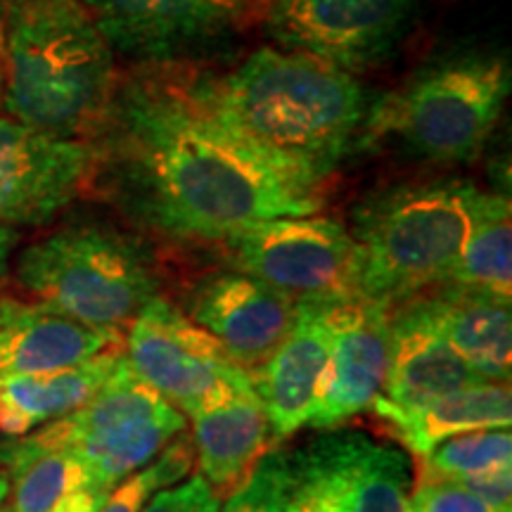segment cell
I'll list each match as a JSON object with an SVG mask.
<instances>
[{"instance_id":"cell-1","label":"cell","mask_w":512,"mask_h":512,"mask_svg":"<svg viewBox=\"0 0 512 512\" xmlns=\"http://www.w3.org/2000/svg\"><path fill=\"white\" fill-rule=\"evenodd\" d=\"M91 136V185L140 235L219 242L247 223L311 216L325 204V190L285 174L230 131L204 76L174 67L114 83Z\"/></svg>"},{"instance_id":"cell-2","label":"cell","mask_w":512,"mask_h":512,"mask_svg":"<svg viewBox=\"0 0 512 512\" xmlns=\"http://www.w3.org/2000/svg\"><path fill=\"white\" fill-rule=\"evenodd\" d=\"M219 117L245 143L325 190L361 136L370 100L354 74L283 48H259L223 79L204 76Z\"/></svg>"},{"instance_id":"cell-3","label":"cell","mask_w":512,"mask_h":512,"mask_svg":"<svg viewBox=\"0 0 512 512\" xmlns=\"http://www.w3.org/2000/svg\"><path fill=\"white\" fill-rule=\"evenodd\" d=\"M5 110L57 136L93 133L117 83L114 50L79 0H10Z\"/></svg>"},{"instance_id":"cell-4","label":"cell","mask_w":512,"mask_h":512,"mask_svg":"<svg viewBox=\"0 0 512 512\" xmlns=\"http://www.w3.org/2000/svg\"><path fill=\"white\" fill-rule=\"evenodd\" d=\"M479 190L460 178L377 190L351 214L356 245L354 294L387 304L444 285L463 252Z\"/></svg>"},{"instance_id":"cell-5","label":"cell","mask_w":512,"mask_h":512,"mask_svg":"<svg viewBox=\"0 0 512 512\" xmlns=\"http://www.w3.org/2000/svg\"><path fill=\"white\" fill-rule=\"evenodd\" d=\"M510 86V60L503 53L463 50L437 57L370 102L358 145L392 143L430 162H470L501 121Z\"/></svg>"},{"instance_id":"cell-6","label":"cell","mask_w":512,"mask_h":512,"mask_svg":"<svg viewBox=\"0 0 512 512\" xmlns=\"http://www.w3.org/2000/svg\"><path fill=\"white\" fill-rule=\"evenodd\" d=\"M15 280L34 306L110 330L126 328L162 287L145 235L100 221L31 242L17 256Z\"/></svg>"},{"instance_id":"cell-7","label":"cell","mask_w":512,"mask_h":512,"mask_svg":"<svg viewBox=\"0 0 512 512\" xmlns=\"http://www.w3.org/2000/svg\"><path fill=\"white\" fill-rule=\"evenodd\" d=\"M185 430L188 418L147 387L121 358L91 399L64 418L38 427L31 437L72 453L86 467L93 489L110 494Z\"/></svg>"},{"instance_id":"cell-8","label":"cell","mask_w":512,"mask_h":512,"mask_svg":"<svg viewBox=\"0 0 512 512\" xmlns=\"http://www.w3.org/2000/svg\"><path fill=\"white\" fill-rule=\"evenodd\" d=\"M124 358L188 420L252 389L226 349L164 294L152 297L126 325Z\"/></svg>"},{"instance_id":"cell-9","label":"cell","mask_w":512,"mask_h":512,"mask_svg":"<svg viewBox=\"0 0 512 512\" xmlns=\"http://www.w3.org/2000/svg\"><path fill=\"white\" fill-rule=\"evenodd\" d=\"M287 453L297 512H411L413 463L406 448L368 432L332 427Z\"/></svg>"},{"instance_id":"cell-10","label":"cell","mask_w":512,"mask_h":512,"mask_svg":"<svg viewBox=\"0 0 512 512\" xmlns=\"http://www.w3.org/2000/svg\"><path fill=\"white\" fill-rule=\"evenodd\" d=\"M226 264L292 297L354 294L356 245L330 216H280L247 223L221 238Z\"/></svg>"},{"instance_id":"cell-11","label":"cell","mask_w":512,"mask_h":512,"mask_svg":"<svg viewBox=\"0 0 512 512\" xmlns=\"http://www.w3.org/2000/svg\"><path fill=\"white\" fill-rule=\"evenodd\" d=\"M415 12L418 0H268L264 29L278 48L358 74L399 50Z\"/></svg>"},{"instance_id":"cell-12","label":"cell","mask_w":512,"mask_h":512,"mask_svg":"<svg viewBox=\"0 0 512 512\" xmlns=\"http://www.w3.org/2000/svg\"><path fill=\"white\" fill-rule=\"evenodd\" d=\"M114 53L143 67H181L247 27V0H79Z\"/></svg>"},{"instance_id":"cell-13","label":"cell","mask_w":512,"mask_h":512,"mask_svg":"<svg viewBox=\"0 0 512 512\" xmlns=\"http://www.w3.org/2000/svg\"><path fill=\"white\" fill-rule=\"evenodd\" d=\"M320 304L328 330V361L309 425L332 430L370 411L382 394L392 354V309L361 294L320 297Z\"/></svg>"},{"instance_id":"cell-14","label":"cell","mask_w":512,"mask_h":512,"mask_svg":"<svg viewBox=\"0 0 512 512\" xmlns=\"http://www.w3.org/2000/svg\"><path fill=\"white\" fill-rule=\"evenodd\" d=\"M93 143L0 117V226H43L91 185Z\"/></svg>"},{"instance_id":"cell-15","label":"cell","mask_w":512,"mask_h":512,"mask_svg":"<svg viewBox=\"0 0 512 512\" xmlns=\"http://www.w3.org/2000/svg\"><path fill=\"white\" fill-rule=\"evenodd\" d=\"M299 299L233 268L197 278L181 309L252 375L292 330Z\"/></svg>"},{"instance_id":"cell-16","label":"cell","mask_w":512,"mask_h":512,"mask_svg":"<svg viewBox=\"0 0 512 512\" xmlns=\"http://www.w3.org/2000/svg\"><path fill=\"white\" fill-rule=\"evenodd\" d=\"M392 354L382 394L373 411H413L465 384L479 382L453 351L434 313L430 292L392 309Z\"/></svg>"},{"instance_id":"cell-17","label":"cell","mask_w":512,"mask_h":512,"mask_svg":"<svg viewBox=\"0 0 512 512\" xmlns=\"http://www.w3.org/2000/svg\"><path fill=\"white\" fill-rule=\"evenodd\" d=\"M328 361V330L320 297L297 304L292 330L256 373L249 375L271 422L275 439H287L309 425L320 375Z\"/></svg>"},{"instance_id":"cell-18","label":"cell","mask_w":512,"mask_h":512,"mask_svg":"<svg viewBox=\"0 0 512 512\" xmlns=\"http://www.w3.org/2000/svg\"><path fill=\"white\" fill-rule=\"evenodd\" d=\"M114 347H124V330L93 328L15 299L0 320V382L79 366Z\"/></svg>"},{"instance_id":"cell-19","label":"cell","mask_w":512,"mask_h":512,"mask_svg":"<svg viewBox=\"0 0 512 512\" xmlns=\"http://www.w3.org/2000/svg\"><path fill=\"white\" fill-rule=\"evenodd\" d=\"M188 422L197 475L207 479L221 501L247 482L256 463L278 441L254 387Z\"/></svg>"},{"instance_id":"cell-20","label":"cell","mask_w":512,"mask_h":512,"mask_svg":"<svg viewBox=\"0 0 512 512\" xmlns=\"http://www.w3.org/2000/svg\"><path fill=\"white\" fill-rule=\"evenodd\" d=\"M124 358L114 347L79 366L0 382V437L19 439L69 415L98 392Z\"/></svg>"},{"instance_id":"cell-21","label":"cell","mask_w":512,"mask_h":512,"mask_svg":"<svg viewBox=\"0 0 512 512\" xmlns=\"http://www.w3.org/2000/svg\"><path fill=\"white\" fill-rule=\"evenodd\" d=\"M448 344L479 380L508 382L512 370L510 299L491 292L439 285L430 292Z\"/></svg>"},{"instance_id":"cell-22","label":"cell","mask_w":512,"mask_h":512,"mask_svg":"<svg viewBox=\"0 0 512 512\" xmlns=\"http://www.w3.org/2000/svg\"><path fill=\"white\" fill-rule=\"evenodd\" d=\"M392 434L415 458L427 456L441 441L477 430L512 425L510 382L479 380L453 389L413 411H377Z\"/></svg>"},{"instance_id":"cell-23","label":"cell","mask_w":512,"mask_h":512,"mask_svg":"<svg viewBox=\"0 0 512 512\" xmlns=\"http://www.w3.org/2000/svg\"><path fill=\"white\" fill-rule=\"evenodd\" d=\"M0 465L10 477L12 512H55L69 494L91 486L72 453L38 444L31 434L0 441Z\"/></svg>"},{"instance_id":"cell-24","label":"cell","mask_w":512,"mask_h":512,"mask_svg":"<svg viewBox=\"0 0 512 512\" xmlns=\"http://www.w3.org/2000/svg\"><path fill=\"white\" fill-rule=\"evenodd\" d=\"M444 285L491 292L510 299L512 221L508 195L479 192L463 252Z\"/></svg>"},{"instance_id":"cell-25","label":"cell","mask_w":512,"mask_h":512,"mask_svg":"<svg viewBox=\"0 0 512 512\" xmlns=\"http://www.w3.org/2000/svg\"><path fill=\"white\" fill-rule=\"evenodd\" d=\"M420 460L422 477L434 479H465L512 465V434L510 427L498 430H477L458 434V437L441 441L427 456Z\"/></svg>"},{"instance_id":"cell-26","label":"cell","mask_w":512,"mask_h":512,"mask_svg":"<svg viewBox=\"0 0 512 512\" xmlns=\"http://www.w3.org/2000/svg\"><path fill=\"white\" fill-rule=\"evenodd\" d=\"M192 467H195V446L185 430L150 465L114 486L98 512H140L155 491L190 477Z\"/></svg>"},{"instance_id":"cell-27","label":"cell","mask_w":512,"mask_h":512,"mask_svg":"<svg viewBox=\"0 0 512 512\" xmlns=\"http://www.w3.org/2000/svg\"><path fill=\"white\" fill-rule=\"evenodd\" d=\"M290 501V463L287 453L271 448L256 463L247 482L226 498L219 512H285Z\"/></svg>"},{"instance_id":"cell-28","label":"cell","mask_w":512,"mask_h":512,"mask_svg":"<svg viewBox=\"0 0 512 512\" xmlns=\"http://www.w3.org/2000/svg\"><path fill=\"white\" fill-rule=\"evenodd\" d=\"M411 512H503L456 479L418 477L411 491Z\"/></svg>"},{"instance_id":"cell-29","label":"cell","mask_w":512,"mask_h":512,"mask_svg":"<svg viewBox=\"0 0 512 512\" xmlns=\"http://www.w3.org/2000/svg\"><path fill=\"white\" fill-rule=\"evenodd\" d=\"M221 498L202 475H190L183 482L166 486L150 496L140 512H219Z\"/></svg>"},{"instance_id":"cell-30","label":"cell","mask_w":512,"mask_h":512,"mask_svg":"<svg viewBox=\"0 0 512 512\" xmlns=\"http://www.w3.org/2000/svg\"><path fill=\"white\" fill-rule=\"evenodd\" d=\"M475 494L503 512H512V465L498 467V470L484 472V475L465 479Z\"/></svg>"},{"instance_id":"cell-31","label":"cell","mask_w":512,"mask_h":512,"mask_svg":"<svg viewBox=\"0 0 512 512\" xmlns=\"http://www.w3.org/2000/svg\"><path fill=\"white\" fill-rule=\"evenodd\" d=\"M17 242H19V233L15 228L0 226V280H3V275L8 273L10 256L15 252Z\"/></svg>"},{"instance_id":"cell-32","label":"cell","mask_w":512,"mask_h":512,"mask_svg":"<svg viewBox=\"0 0 512 512\" xmlns=\"http://www.w3.org/2000/svg\"><path fill=\"white\" fill-rule=\"evenodd\" d=\"M8 496H10V477L8 472H5V467L0 465V505L8 501Z\"/></svg>"},{"instance_id":"cell-33","label":"cell","mask_w":512,"mask_h":512,"mask_svg":"<svg viewBox=\"0 0 512 512\" xmlns=\"http://www.w3.org/2000/svg\"><path fill=\"white\" fill-rule=\"evenodd\" d=\"M12 304H15V299H0V320L12 309Z\"/></svg>"},{"instance_id":"cell-34","label":"cell","mask_w":512,"mask_h":512,"mask_svg":"<svg viewBox=\"0 0 512 512\" xmlns=\"http://www.w3.org/2000/svg\"><path fill=\"white\" fill-rule=\"evenodd\" d=\"M0 512H12L10 508H3V505H0Z\"/></svg>"},{"instance_id":"cell-35","label":"cell","mask_w":512,"mask_h":512,"mask_svg":"<svg viewBox=\"0 0 512 512\" xmlns=\"http://www.w3.org/2000/svg\"><path fill=\"white\" fill-rule=\"evenodd\" d=\"M285 512H297V510H292V508H287V510H285Z\"/></svg>"}]
</instances>
